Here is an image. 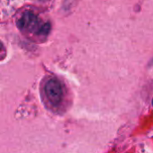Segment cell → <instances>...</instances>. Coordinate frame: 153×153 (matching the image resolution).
<instances>
[{"instance_id":"1","label":"cell","mask_w":153,"mask_h":153,"mask_svg":"<svg viewBox=\"0 0 153 153\" xmlns=\"http://www.w3.org/2000/svg\"><path fill=\"white\" fill-rule=\"evenodd\" d=\"M17 26L22 31L26 32H39L41 28L40 22L38 16L31 11H26L17 21Z\"/></svg>"},{"instance_id":"2","label":"cell","mask_w":153,"mask_h":153,"mask_svg":"<svg viewBox=\"0 0 153 153\" xmlns=\"http://www.w3.org/2000/svg\"><path fill=\"white\" fill-rule=\"evenodd\" d=\"M45 93L53 105L59 104L63 98V89L59 81L50 79L45 85Z\"/></svg>"},{"instance_id":"3","label":"cell","mask_w":153,"mask_h":153,"mask_svg":"<svg viewBox=\"0 0 153 153\" xmlns=\"http://www.w3.org/2000/svg\"><path fill=\"white\" fill-rule=\"evenodd\" d=\"M50 30V24L49 23H45L41 26L40 30H39L38 34L39 35H47Z\"/></svg>"},{"instance_id":"4","label":"cell","mask_w":153,"mask_h":153,"mask_svg":"<svg viewBox=\"0 0 153 153\" xmlns=\"http://www.w3.org/2000/svg\"><path fill=\"white\" fill-rule=\"evenodd\" d=\"M1 49H2V43L0 42V50H1Z\"/></svg>"},{"instance_id":"5","label":"cell","mask_w":153,"mask_h":153,"mask_svg":"<svg viewBox=\"0 0 153 153\" xmlns=\"http://www.w3.org/2000/svg\"><path fill=\"white\" fill-rule=\"evenodd\" d=\"M152 105H153V99H152Z\"/></svg>"}]
</instances>
